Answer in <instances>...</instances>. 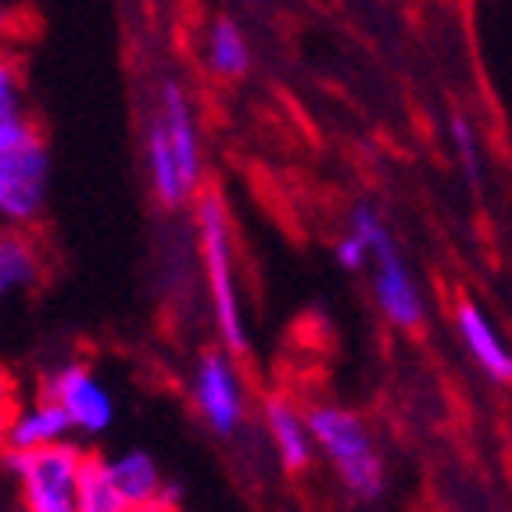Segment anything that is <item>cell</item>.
<instances>
[{
    "instance_id": "cell-1",
    "label": "cell",
    "mask_w": 512,
    "mask_h": 512,
    "mask_svg": "<svg viewBox=\"0 0 512 512\" xmlns=\"http://www.w3.org/2000/svg\"><path fill=\"white\" fill-rule=\"evenodd\" d=\"M51 187V154L29 115L0 122V219L26 226L43 212Z\"/></svg>"
},
{
    "instance_id": "cell-2",
    "label": "cell",
    "mask_w": 512,
    "mask_h": 512,
    "mask_svg": "<svg viewBox=\"0 0 512 512\" xmlns=\"http://www.w3.org/2000/svg\"><path fill=\"white\" fill-rule=\"evenodd\" d=\"M308 434L312 444H319V452L337 466L341 484L351 498L359 502H376L384 495V462L376 455L369 427L362 416L341 405H316L305 412Z\"/></svg>"
},
{
    "instance_id": "cell-3",
    "label": "cell",
    "mask_w": 512,
    "mask_h": 512,
    "mask_svg": "<svg viewBox=\"0 0 512 512\" xmlns=\"http://www.w3.org/2000/svg\"><path fill=\"white\" fill-rule=\"evenodd\" d=\"M197 240H201V262H205V283L219 337L233 355H240L248 348V326H244V312H240L237 273H233L230 215H226L219 194H205L197 201Z\"/></svg>"
},
{
    "instance_id": "cell-4",
    "label": "cell",
    "mask_w": 512,
    "mask_h": 512,
    "mask_svg": "<svg viewBox=\"0 0 512 512\" xmlns=\"http://www.w3.org/2000/svg\"><path fill=\"white\" fill-rule=\"evenodd\" d=\"M79 462H83V452L69 441L43 444V448H8L4 452V466L15 477L22 505L33 512L76 509Z\"/></svg>"
},
{
    "instance_id": "cell-5",
    "label": "cell",
    "mask_w": 512,
    "mask_h": 512,
    "mask_svg": "<svg viewBox=\"0 0 512 512\" xmlns=\"http://www.w3.org/2000/svg\"><path fill=\"white\" fill-rule=\"evenodd\" d=\"M43 398H51L72 419V430L79 434H104L115 419V402L108 387L97 380V373L83 362H61L43 380Z\"/></svg>"
},
{
    "instance_id": "cell-6",
    "label": "cell",
    "mask_w": 512,
    "mask_h": 512,
    "mask_svg": "<svg viewBox=\"0 0 512 512\" xmlns=\"http://www.w3.org/2000/svg\"><path fill=\"white\" fill-rule=\"evenodd\" d=\"M194 405L219 437H230L244 423V387L233 362L219 351H208L194 369Z\"/></svg>"
},
{
    "instance_id": "cell-7",
    "label": "cell",
    "mask_w": 512,
    "mask_h": 512,
    "mask_svg": "<svg viewBox=\"0 0 512 512\" xmlns=\"http://www.w3.org/2000/svg\"><path fill=\"white\" fill-rule=\"evenodd\" d=\"M154 126L162 129L165 144L172 147L176 162H180L183 180L190 183V190H197L201 183V133H197V119H194V104H190L187 90H183L176 79L162 86V101H158V115H154Z\"/></svg>"
},
{
    "instance_id": "cell-8",
    "label": "cell",
    "mask_w": 512,
    "mask_h": 512,
    "mask_svg": "<svg viewBox=\"0 0 512 512\" xmlns=\"http://www.w3.org/2000/svg\"><path fill=\"white\" fill-rule=\"evenodd\" d=\"M373 258V291L380 308H384V316L398 326H419V319H423V294H419V283L412 280V269L405 265V258L398 255V244L376 251Z\"/></svg>"
},
{
    "instance_id": "cell-9",
    "label": "cell",
    "mask_w": 512,
    "mask_h": 512,
    "mask_svg": "<svg viewBox=\"0 0 512 512\" xmlns=\"http://www.w3.org/2000/svg\"><path fill=\"white\" fill-rule=\"evenodd\" d=\"M455 326H459V337L473 355V362L498 384H512V351L498 337L491 319L484 316V308L473 305V301H459L455 305Z\"/></svg>"
},
{
    "instance_id": "cell-10",
    "label": "cell",
    "mask_w": 512,
    "mask_h": 512,
    "mask_svg": "<svg viewBox=\"0 0 512 512\" xmlns=\"http://www.w3.org/2000/svg\"><path fill=\"white\" fill-rule=\"evenodd\" d=\"M69 434L72 419L65 416V409L51 398H40L36 405L11 412V419L0 430V441L4 448H43V444L69 441Z\"/></svg>"
},
{
    "instance_id": "cell-11",
    "label": "cell",
    "mask_w": 512,
    "mask_h": 512,
    "mask_svg": "<svg viewBox=\"0 0 512 512\" xmlns=\"http://www.w3.org/2000/svg\"><path fill=\"white\" fill-rule=\"evenodd\" d=\"M265 430L273 437L280 462L287 470L291 473L308 470L316 444H312V434H308L305 416H301L287 398H269V402H265Z\"/></svg>"
},
{
    "instance_id": "cell-12",
    "label": "cell",
    "mask_w": 512,
    "mask_h": 512,
    "mask_svg": "<svg viewBox=\"0 0 512 512\" xmlns=\"http://www.w3.org/2000/svg\"><path fill=\"white\" fill-rule=\"evenodd\" d=\"M111 477H115V487H119L122 505L126 512L133 509H162V473L154 466V459L147 452H122L115 459H108Z\"/></svg>"
},
{
    "instance_id": "cell-13",
    "label": "cell",
    "mask_w": 512,
    "mask_h": 512,
    "mask_svg": "<svg viewBox=\"0 0 512 512\" xmlns=\"http://www.w3.org/2000/svg\"><path fill=\"white\" fill-rule=\"evenodd\" d=\"M144 162H147V176H151V190L162 208H180L183 201L194 194L190 183L183 180L176 154L165 144L162 129L154 126V122L147 126V137H144Z\"/></svg>"
},
{
    "instance_id": "cell-14",
    "label": "cell",
    "mask_w": 512,
    "mask_h": 512,
    "mask_svg": "<svg viewBox=\"0 0 512 512\" xmlns=\"http://www.w3.org/2000/svg\"><path fill=\"white\" fill-rule=\"evenodd\" d=\"M40 276V248L22 226L0 233V305Z\"/></svg>"
},
{
    "instance_id": "cell-15",
    "label": "cell",
    "mask_w": 512,
    "mask_h": 512,
    "mask_svg": "<svg viewBox=\"0 0 512 512\" xmlns=\"http://www.w3.org/2000/svg\"><path fill=\"white\" fill-rule=\"evenodd\" d=\"M205 65L219 79H237L251 69V47L233 18H215L212 26H208Z\"/></svg>"
},
{
    "instance_id": "cell-16",
    "label": "cell",
    "mask_w": 512,
    "mask_h": 512,
    "mask_svg": "<svg viewBox=\"0 0 512 512\" xmlns=\"http://www.w3.org/2000/svg\"><path fill=\"white\" fill-rule=\"evenodd\" d=\"M76 509L79 512H126L119 487L111 477L108 459L101 455H83L76 477Z\"/></svg>"
},
{
    "instance_id": "cell-17",
    "label": "cell",
    "mask_w": 512,
    "mask_h": 512,
    "mask_svg": "<svg viewBox=\"0 0 512 512\" xmlns=\"http://www.w3.org/2000/svg\"><path fill=\"white\" fill-rule=\"evenodd\" d=\"M26 115V94H22V72L15 58L0 54V122Z\"/></svg>"
},
{
    "instance_id": "cell-18",
    "label": "cell",
    "mask_w": 512,
    "mask_h": 512,
    "mask_svg": "<svg viewBox=\"0 0 512 512\" xmlns=\"http://www.w3.org/2000/svg\"><path fill=\"white\" fill-rule=\"evenodd\" d=\"M452 144H455V154H459L462 169H466V176L477 183L480 180V147H477V133H473L470 119H462V115L452 119Z\"/></svg>"
},
{
    "instance_id": "cell-19",
    "label": "cell",
    "mask_w": 512,
    "mask_h": 512,
    "mask_svg": "<svg viewBox=\"0 0 512 512\" xmlns=\"http://www.w3.org/2000/svg\"><path fill=\"white\" fill-rule=\"evenodd\" d=\"M369 258H373V251H369V244L355 230H348L341 240H337V262H341V269H348V273L366 269Z\"/></svg>"
},
{
    "instance_id": "cell-20",
    "label": "cell",
    "mask_w": 512,
    "mask_h": 512,
    "mask_svg": "<svg viewBox=\"0 0 512 512\" xmlns=\"http://www.w3.org/2000/svg\"><path fill=\"white\" fill-rule=\"evenodd\" d=\"M11 412H15V387H11L8 369L0 366V430H4V423L11 419Z\"/></svg>"
},
{
    "instance_id": "cell-21",
    "label": "cell",
    "mask_w": 512,
    "mask_h": 512,
    "mask_svg": "<svg viewBox=\"0 0 512 512\" xmlns=\"http://www.w3.org/2000/svg\"><path fill=\"white\" fill-rule=\"evenodd\" d=\"M15 26H18L15 11H11L8 4H0V40H8V36L15 33Z\"/></svg>"
}]
</instances>
